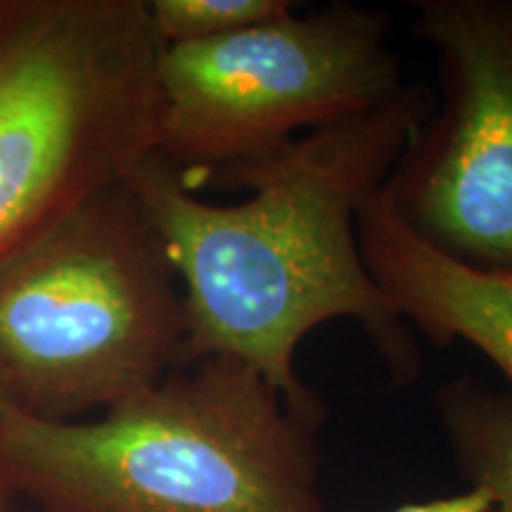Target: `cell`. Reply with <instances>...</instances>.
Listing matches in <instances>:
<instances>
[{
	"label": "cell",
	"mask_w": 512,
	"mask_h": 512,
	"mask_svg": "<svg viewBox=\"0 0 512 512\" xmlns=\"http://www.w3.org/2000/svg\"><path fill=\"white\" fill-rule=\"evenodd\" d=\"M392 512H494L491 498L479 489H465L453 496H439L430 501L401 503Z\"/></svg>",
	"instance_id": "10"
},
{
	"label": "cell",
	"mask_w": 512,
	"mask_h": 512,
	"mask_svg": "<svg viewBox=\"0 0 512 512\" xmlns=\"http://www.w3.org/2000/svg\"><path fill=\"white\" fill-rule=\"evenodd\" d=\"M12 503H15V498H12L8 491L0 486V512H24V510H17Z\"/></svg>",
	"instance_id": "11"
},
{
	"label": "cell",
	"mask_w": 512,
	"mask_h": 512,
	"mask_svg": "<svg viewBox=\"0 0 512 512\" xmlns=\"http://www.w3.org/2000/svg\"><path fill=\"white\" fill-rule=\"evenodd\" d=\"M394 19L337 3L159 50L157 150L195 192L221 171L396 98Z\"/></svg>",
	"instance_id": "5"
},
{
	"label": "cell",
	"mask_w": 512,
	"mask_h": 512,
	"mask_svg": "<svg viewBox=\"0 0 512 512\" xmlns=\"http://www.w3.org/2000/svg\"><path fill=\"white\" fill-rule=\"evenodd\" d=\"M0 406H3V403H0Z\"/></svg>",
	"instance_id": "12"
},
{
	"label": "cell",
	"mask_w": 512,
	"mask_h": 512,
	"mask_svg": "<svg viewBox=\"0 0 512 512\" xmlns=\"http://www.w3.org/2000/svg\"><path fill=\"white\" fill-rule=\"evenodd\" d=\"M323 418L209 356L95 420L0 406V486L38 512H323Z\"/></svg>",
	"instance_id": "2"
},
{
	"label": "cell",
	"mask_w": 512,
	"mask_h": 512,
	"mask_svg": "<svg viewBox=\"0 0 512 512\" xmlns=\"http://www.w3.org/2000/svg\"><path fill=\"white\" fill-rule=\"evenodd\" d=\"M188 318L128 181L0 261V403L46 420L107 411L181 368Z\"/></svg>",
	"instance_id": "3"
},
{
	"label": "cell",
	"mask_w": 512,
	"mask_h": 512,
	"mask_svg": "<svg viewBox=\"0 0 512 512\" xmlns=\"http://www.w3.org/2000/svg\"><path fill=\"white\" fill-rule=\"evenodd\" d=\"M147 0H0V261L159 138Z\"/></svg>",
	"instance_id": "4"
},
{
	"label": "cell",
	"mask_w": 512,
	"mask_h": 512,
	"mask_svg": "<svg viewBox=\"0 0 512 512\" xmlns=\"http://www.w3.org/2000/svg\"><path fill=\"white\" fill-rule=\"evenodd\" d=\"M432 107V88L408 83L380 107L221 171L211 183L249 192L233 204L202 200L155 152L128 174L181 283V366L238 358L306 401L316 394L297 375L299 344L330 320H354L392 387L418 380V339L363 264L358 211Z\"/></svg>",
	"instance_id": "1"
},
{
	"label": "cell",
	"mask_w": 512,
	"mask_h": 512,
	"mask_svg": "<svg viewBox=\"0 0 512 512\" xmlns=\"http://www.w3.org/2000/svg\"><path fill=\"white\" fill-rule=\"evenodd\" d=\"M432 403L467 489L484 491L494 512H512V389L465 373L439 384Z\"/></svg>",
	"instance_id": "8"
},
{
	"label": "cell",
	"mask_w": 512,
	"mask_h": 512,
	"mask_svg": "<svg viewBox=\"0 0 512 512\" xmlns=\"http://www.w3.org/2000/svg\"><path fill=\"white\" fill-rule=\"evenodd\" d=\"M358 245L373 283L434 347L463 342L512 384V278L472 271L415 238L382 188L358 211Z\"/></svg>",
	"instance_id": "7"
},
{
	"label": "cell",
	"mask_w": 512,
	"mask_h": 512,
	"mask_svg": "<svg viewBox=\"0 0 512 512\" xmlns=\"http://www.w3.org/2000/svg\"><path fill=\"white\" fill-rule=\"evenodd\" d=\"M290 0H147V15L162 46L211 41L287 17Z\"/></svg>",
	"instance_id": "9"
},
{
	"label": "cell",
	"mask_w": 512,
	"mask_h": 512,
	"mask_svg": "<svg viewBox=\"0 0 512 512\" xmlns=\"http://www.w3.org/2000/svg\"><path fill=\"white\" fill-rule=\"evenodd\" d=\"M434 107L382 185L403 226L456 264L512 278V0H413Z\"/></svg>",
	"instance_id": "6"
}]
</instances>
